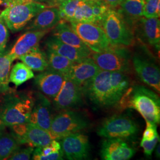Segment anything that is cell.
<instances>
[{
	"instance_id": "25",
	"label": "cell",
	"mask_w": 160,
	"mask_h": 160,
	"mask_svg": "<svg viewBox=\"0 0 160 160\" xmlns=\"http://www.w3.org/2000/svg\"><path fill=\"white\" fill-rule=\"evenodd\" d=\"M22 62L32 71L42 72L48 67V62L45 53L37 48L20 57Z\"/></svg>"
},
{
	"instance_id": "2",
	"label": "cell",
	"mask_w": 160,
	"mask_h": 160,
	"mask_svg": "<svg viewBox=\"0 0 160 160\" xmlns=\"http://www.w3.org/2000/svg\"><path fill=\"white\" fill-rule=\"evenodd\" d=\"M119 106L122 109L136 110L146 122L156 125L160 123V97L157 93L145 86L130 87Z\"/></svg>"
},
{
	"instance_id": "12",
	"label": "cell",
	"mask_w": 160,
	"mask_h": 160,
	"mask_svg": "<svg viewBox=\"0 0 160 160\" xmlns=\"http://www.w3.org/2000/svg\"><path fill=\"white\" fill-rule=\"evenodd\" d=\"M63 155L69 160H87L90 155L88 137L81 132L68 135L59 140Z\"/></svg>"
},
{
	"instance_id": "9",
	"label": "cell",
	"mask_w": 160,
	"mask_h": 160,
	"mask_svg": "<svg viewBox=\"0 0 160 160\" xmlns=\"http://www.w3.org/2000/svg\"><path fill=\"white\" fill-rule=\"evenodd\" d=\"M76 34L94 53L105 51L112 46L103 29L92 23L70 22Z\"/></svg>"
},
{
	"instance_id": "44",
	"label": "cell",
	"mask_w": 160,
	"mask_h": 160,
	"mask_svg": "<svg viewBox=\"0 0 160 160\" xmlns=\"http://www.w3.org/2000/svg\"><path fill=\"white\" fill-rule=\"evenodd\" d=\"M92 1H98V0H90Z\"/></svg>"
},
{
	"instance_id": "33",
	"label": "cell",
	"mask_w": 160,
	"mask_h": 160,
	"mask_svg": "<svg viewBox=\"0 0 160 160\" xmlns=\"http://www.w3.org/2000/svg\"><path fill=\"white\" fill-rule=\"evenodd\" d=\"M160 0H147L143 8V16L146 18H159Z\"/></svg>"
},
{
	"instance_id": "5",
	"label": "cell",
	"mask_w": 160,
	"mask_h": 160,
	"mask_svg": "<svg viewBox=\"0 0 160 160\" xmlns=\"http://www.w3.org/2000/svg\"><path fill=\"white\" fill-rule=\"evenodd\" d=\"M89 125V120L81 113L66 110L53 117L49 132L53 139L60 140L68 135L82 131Z\"/></svg>"
},
{
	"instance_id": "40",
	"label": "cell",
	"mask_w": 160,
	"mask_h": 160,
	"mask_svg": "<svg viewBox=\"0 0 160 160\" xmlns=\"http://www.w3.org/2000/svg\"><path fill=\"white\" fill-rule=\"evenodd\" d=\"M5 128H6L5 124L4 123V122H2V120L0 119V131L4 130V129H5Z\"/></svg>"
},
{
	"instance_id": "18",
	"label": "cell",
	"mask_w": 160,
	"mask_h": 160,
	"mask_svg": "<svg viewBox=\"0 0 160 160\" xmlns=\"http://www.w3.org/2000/svg\"><path fill=\"white\" fill-rule=\"evenodd\" d=\"M138 37L149 45H160V22L159 18L141 17L133 28ZM134 32V31H133Z\"/></svg>"
},
{
	"instance_id": "46",
	"label": "cell",
	"mask_w": 160,
	"mask_h": 160,
	"mask_svg": "<svg viewBox=\"0 0 160 160\" xmlns=\"http://www.w3.org/2000/svg\"><path fill=\"white\" fill-rule=\"evenodd\" d=\"M147 1V0H145V1Z\"/></svg>"
},
{
	"instance_id": "45",
	"label": "cell",
	"mask_w": 160,
	"mask_h": 160,
	"mask_svg": "<svg viewBox=\"0 0 160 160\" xmlns=\"http://www.w3.org/2000/svg\"><path fill=\"white\" fill-rule=\"evenodd\" d=\"M80 1H88V0H80Z\"/></svg>"
},
{
	"instance_id": "15",
	"label": "cell",
	"mask_w": 160,
	"mask_h": 160,
	"mask_svg": "<svg viewBox=\"0 0 160 160\" xmlns=\"http://www.w3.org/2000/svg\"><path fill=\"white\" fill-rule=\"evenodd\" d=\"M49 32V30H28L18 38L8 54L14 61L29 52L39 48L40 40Z\"/></svg>"
},
{
	"instance_id": "35",
	"label": "cell",
	"mask_w": 160,
	"mask_h": 160,
	"mask_svg": "<svg viewBox=\"0 0 160 160\" xmlns=\"http://www.w3.org/2000/svg\"><path fill=\"white\" fill-rule=\"evenodd\" d=\"M160 141L159 136L155 138L152 141H147L142 139L141 141V147L143 148V152L145 155L147 157H150L154 151L155 147L157 146L158 142Z\"/></svg>"
},
{
	"instance_id": "7",
	"label": "cell",
	"mask_w": 160,
	"mask_h": 160,
	"mask_svg": "<svg viewBox=\"0 0 160 160\" xmlns=\"http://www.w3.org/2000/svg\"><path fill=\"white\" fill-rule=\"evenodd\" d=\"M135 122L126 114H114L106 119L97 130V134L105 138L129 139L135 137L138 132Z\"/></svg>"
},
{
	"instance_id": "29",
	"label": "cell",
	"mask_w": 160,
	"mask_h": 160,
	"mask_svg": "<svg viewBox=\"0 0 160 160\" xmlns=\"http://www.w3.org/2000/svg\"><path fill=\"white\" fill-rule=\"evenodd\" d=\"M71 22L92 23L95 24V19L90 0L80 1Z\"/></svg>"
},
{
	"instance_id": "10",
	"label": "cell",
	"mask_w": 160,
	"mask_h": 160,
	"mask_svg": "<svg viewBox=\"0 0 160 160\" xmlns=\"http://www.w3.org/2000/svg\"><path fill=\"white\" fill-rule=\"evenodd\" d=\"M12 134L19 143L26 144L33 148L43 147L53 140L50 132L29 122L10 126Z\"/></svg>"
},
{
	"instance_id": "13",
	"label": "cell",
	"mask_w": 160,
	"mask_h": 160,
	"mask_svg": "<svg viewBox=\"0 0 160 160\" xmlns=\"http://www.w3.org/2000/svg\"><path fill=\"white\" fill-rule=\"evenodd\" d=\"M82 97L81 87L65 75L63 84L53 99V106L57 110L73 109L82 104Z\"/></svg>"
},
{
	"instance_id": "26",
	"label": "cell",
	"mask_w": 160,
	"mask_h": 160,
	"mask_svg": "<svg viewBox=\"0 0 160 160\" xmlns=\"http://www.w3.org/2000/svg\"><path fill=\"white\" fill-rule=\"evenodd\" d=\"M46 57L48 62V68L55 71L66 75L74 63L67 58L47 49Z\"/></svg>"
},
{
	"instance_id": "37",
	"label": "cell",
	"mask_w": 160,
	"mask_h": 160,
	"mask_svg": "<svg viewBox=\"0 0 160 160\" xmlns=\"http://www.w3.org/2000/svg\"><path fill=\"white\" fill-rule=\"evenodd\" d=\"M8 39V31L4 20L0 18V52L4 51Z\"/></svg>"
},
{
	"instance_id": "16",
	"label": "cell",
	"mask_w": 160,
	"mask_h": 160,
	"mask_svg": "<svg viewBox=\"0 0 160 160\" xmlns=\"http://www.w3.org/2000/svg\"><path fill=\"white\" fill-rule=\"evenodd\" d=\"M34 78V83L41 92L53 99L63 84L65 75L47 68Z\"/></svg>"
},
{
	"instance_id": "31",
	"label": "cell",
	"mask_w": 160,
	"mask_h": 160,
	"mask_svg": "<svg viewBox=\"0 0 160 160\" xmlns=\"http://www.w3.org/2000/svg\"><path fill=\"white\" fill-rule=\"evenodd\" d=\"M80 1V0H68L58 6L61 18L60 22L68 23L72 21Z\"/></svg>"
},
{
	"instance_id": "14",
	"label": "cell",
	"mask_w": 160,
	"mask_h": 160,
	"mask_svg": "<svg viewBox=\"0 0 160 160\" xmlns=\"http://www.w3.org/2000/svg\"><path fill=\"white\" fill-rule=\"evenodd\" d=\"M135 152V149L123 139L110 138L103 141L100 156L104 160H128L132 158Z\"/></svg>"
},
{
	"instance_id": "20",
	"label": "cell",
	"mask_w": 160,
	"mask_h": 160,
	"mask_svg": "<svg viewBox=\"0 0 160 160\" xmlns=\"http://www.w3.org/2000/svg\"><path fill=\"white\" fill-rule=\"evenodd\" d=\"M45 45L46 49L67 58L74 62H80L86 58L90 57L92 55L67 45L53 36H52L46 39Z\"/></svg>"
},
{
	"instance_id": "41",
	"label": "cell",
	"mask_w": 160,
	"mask_h": 160,
	"mask_svg": "<svg viewBox=\"0 0 160 160\" xmlns=\"http://www.w3.org/2000/svg\"><path fill=\"white\" fill-rule=\"evenodd\" d=\"M156 156L158 158H160V144L158 145V146L157 147V148H156Z\"/></svg>"
},
{
	"instance_id": "27",
	"label": "cell",
	"mask_w": 160,
	"mask_h": 160,
	"mask_svg": "<svg viewBox=\"0 0 160 160\" xmlns=\"http://www.w3.org/2000/svg\"><path fill=\"white\" fill-rule=\"evenodd\" d=\"M20 143L12 135L0 131V160H8V157L19 148Z\"/></svg>"
},
{
	"instance_id": "42",
	"label": "cell",
	"mask_w": 160,
	"mask_h": 160,
	"mask_svg": "<svg viewBox=\"0 0 160 160\" xmlns=\"http://www.w3.org/2000/svg\"><path fill=\"white\" fill-rule=\"evenodd\" d=\"M32 1H34V2H43L44 1H50V0H30Z\"/></svg>"
},
{
	"instance_id": "34",
	"label": "cell",
	"mask_w": 160,
	"mask_h": 160,
	"mask_svg": "<svg viewBox=\"0 0 160 160\" xmlns=\"http://www.w3.org/2000/svg\"><path fill=\"white\" fill-rule=\"evenodd\" d=\"M34 148L29 147L24 149H18L12 154L11 155L8 160H28L31 159Z\"/></svg>"
},
{
	"instance_id": "39",
	"label": "cell",
	"mask_w": 160,
	"mask_h": 160,
	"mask_svg": "<svg viewBox=\"0 0 160 160\" xmlns=\"http://www.w3.org/2000/svg\"><path fill=\"white\" fill-rule=\"evenodd\" d=\"M51 1L52 4H54L53 6H59L63 2H65L68 0H50Z\"/></svg>"
},
{
	"instance_id": "30",
	"label": "cell",
	"mask_w": 160,
	"mask_h": 160,
	"mask_svg": "<svg viewBox=\"0 0 160 160\" xmlns=\"http://www.w3.org/2000/svg\"><path fill=\"white\" fill-rule=\"evenodd\" d=\"M12 62L8 52L5 51L0 52V92H4L8 88Z\"/></svg>"
},
{
	"instance_id": "3",
	"label": "cell",
	"mask_w": 160,
	"mask_h": 160,
	"mask_svg": "<svg viewBox=\"0 0 160 160\" xmlns=\"http://www.w3.org/2000/svg\"><path fill=\"white\" fill-rule=\"evenodd\" d=\"M6 8L0 16L12 32L23 29L46 6L30 0H3Z\"/></svg>"
},
{
	"instance_id": "36",
	"label": "cell",
	"mask_w": 160,
	"mask_h": 160,
	"mask_svg": "<svg viewBox=\"0 0 160 160\" xmlns=\"http://www.w3.org/2000/svg\"><path fill=\"white\" fill-rule=\"evenodd\" d=\"M146 123L147 126L143 132L142 139L147 141H152L159 136L157 132V125L148 122H146Z\"/></svg>"
},
{
	"instance_id": "8",
	"label": "cell",
	"mask_w": 160,
	"mask_h": 160,
	"mask_svg": "<svg viewBox=\"0 0 160 160\" xmlns=\"http://www.w3.org/2000/svg\"><path fill=\"white\" fill-rule=\"evenodd\" d=\"M34 101L30 97L14 98L9 100L0 110V119L6 126L29 122Z\"/></svg>"
},
{
	"instance_id": "11",
	"label": "cell",
	"mask_w": 160,
	"mask_h": 160,
	"mask_svg": "<svg viewBox=\"0 0 160 160\" xmlns=\"http://www.w3.org/2000/svg\"><path fill=\"white\" fill-rule=\"evenodd\" d=\"M132 63L139 80L160 92V71L152 58L136 53L132 58Z\"/></svg>"
},
{
	"instance_id": "1",
	"label": "cell",
	"mask_w": 160,
	"mask_h": 160,
	"mask_svg": "<svg viewBox=\"0 0 160 160\" xmlns=\"http://www.w3.org/2000/svg\"><path fill=\"white\" fill-rule=\"evenodd\" d=\"M131 87V78L126 72L101 70L81 86L83 96L95 106L109 108L119 106Z\"/></svg>"
},
{
	"instance_id": "4",
	"label": "cell",
	"mask_w": 160,
	"mask_h": 160,
	"mask_svg": "<svg viewBox=\"0 0 160 160\" xmlns=\"http://www.w3.org/2000/svg\"><path fill=\"white\" fill-rule=\"evenodd\" d=\"M100 27L113 46L125 47L134 43L133 29L118 11L111 8L103 18Z\"/></svg>"
},
{
	"instance_id": "28",
	"label": "cell",
	"mask_w": 160,
	"mask_h": 160,
	"mask_svg": "<svg viewBox=\"0 0 160 160\" xmlns=\"http://www.w3.org/2000/svg\"><path fill=\"white\" fill-rule=\"evenodd\" d=\"M34 77L33 71L23 62L16 63L10 73V81L16 87Z\"/></svg>"
},
{
	"instance_id": "21",
	"label": "cell",
	"mask_w": 160,
	"mask_h": 160,
	"mask_svg": "<svg viewBox=\"0 0 160 160\" xmlns=\"http://www.w3.org/2000/svg\"><path fill=\"white\" fill-rule=\"evenodd\" d=\"M26 28L27 30H44L55 28L61 21L58 7H50L39 12Z\"/></svg>"
},
{
	"instance_id": "32",
	"label": "cell",
	"mask_w": 160,
	"mask_h": 160,
	"mask_svg": "<svg viewBox=\"0 0 160 160\" xmlns=\"http://www.w3.org/2000/svg\"><path fill=\"white\" fill-rule=\"evenodd\" d=\"M92 12L95 19V24L100 27L103 18L112 8L102 0L92 1Z\"/></svg>"
},
{
	"instance_id": "38",
	"label": "cell",
	"mask_w": 160,
	"mask_h": 160,
	"mask_svg": "<svg viewBox=\"0 0 160 160\" xmlns=\"http://www.w3.org/2000/svg\"><path fill=\"white\" fill-rule=\"evenodd\" d=\"M110 6L112 8H114L118 7H120V4L124 0H102Z\"/></svg>"
},
{
	"instance_id": "22",
	"label": "cell",
	"mask_w": 160,
	"mask_h": 160,
	"mask_svg": "<svg viewBox=\"0 0 160 160\" xmlns=\"http://www.w3.org/2000/svg\"><path fill=\"white\" fill-rule=\"evenodd\" d=\"M52 36L67 45L92 54L91 50L76 34L71 25L67 22H60L58 23L55 27Z\"/></svg>"
},
{
	"instance_id": "19",
	"label": "cell",
	"mask_w": 160,
	"mask_h": 160,
	"mask_svg": "<svg viewBox=\"0 0 160 160\" xmlns=\"http://www.w3.org/2000/svg\"><path fill=\"white\" fill-rule=\"evenodd\" d=\"M100 71V69L89 57L73 63L65 76L81 87L93 78Z\"/></svg>"
},
{
	"instance_id": "6",
	"label": "cell",
	"mask_w": 160,
	"mask_h": 160,
	"mask_svg": "<svg viewBox=\"0 0 160 160\" xmlns=\"http://www.w3.org/2000/svg\"><path fill=\"white\" fill-rule=\"evenodd\" d=\"M92 60L101 70L129 72L131 58L125 46H112L109 49L91 55Z\"/></svg>"
},
{
	"instance_id": "24",
	"label": "cell",
	"mask_w": 160,
	"mask_h": 160,
	"mask_svg": "<svg viewBox=\"0 0 160 160\" xmlns=\"http://www.w3.org/2000/svg\"><path fill=\"white\" fill-rule=\"evenodd\" d=\"M32 155V159L34 160H63V153L61 144L55 139L46 146L36 148Z\"/></svg>"
},
{
	"instance_id": "23",
	"label": "cell",
	"mask_w": 160,
	"mask_h": 160,
	"mask_svg": "<svg viewBox=\"0 0 160 160\" xmlns=\"http://www.w3.org/2000/svg\"><path fill=\"white\" fill-rule=\"evenodd\" d=\"M145 0H124L118 11L133 30V28L143 17Z\"/></svg>"
},
{
	"instance_id": "43",
	"label": "cell",
	"mask_w": 160,
	"mask_h": 160,
	"mask_svg": "<svg viewBox=\"0 0 160 160\" xmlns=\"http://www.w3.org/2000/svg\"><path fill=\"white\" fill-rule=\"evenodd\" d=\"M4 2H3V0H0V5H1L2 3H3ZM1 17L0 16V18H1Z\"/></svg>"
},
{
	"instance_id": "17",
	"label": "cell",
	"mask_w": 160,
	"mask_h": 160,
	"mask_svg": "<svg viewBox=\"0 0 160 160\" xmlns=\"http://www.w3.org/2000/svg\"><path fill=\"white\" fill-rule=\"evenodd\" d=\"M52 118L51 103L46 97L39 94L34 101L29 123L49 131Z\"/></svg>"
}]
</instances>
